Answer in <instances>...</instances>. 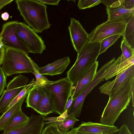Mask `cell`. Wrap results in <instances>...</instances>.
I'll use <instances>...</instances> for the list:
<instances>
[{"instance_id":"obj_30","label":"cell","mask_w":134,"mask_h":134,"mask_svg":"<svg viewBox=\"0 0 134 134\" xmlns=\"http://www.w3.org/2000/svg\"><path fill=\"white\" fill-rule=\"evenodd\" d=\"M124 0H101V3L104 4L107 8L116 7L121 6Z\"/></svg>"},{"instance_id":"obj_39","label":"cell","mask_w":134,"mask_h":134,"mask_svg":"<svg viewBox=\"0 0 134 134\" xmlns=\"http://www.w3.org/2000/svg\"><path fill=\"white\" fill-rule=\"evenodd\" d=\"M2 19L4 21L7 20L9 18V15L7 12H4L2 13L1 15Z\"/></svg>"},{"instance_id":"obj_10","label":"cell","mask_w":134,"mask_h":134,"mask_svg":"<svg viewBox=\"0 0 134 134\" xmlns=\"http://www.w3.org/2000/svg\"><path fill=\"white\" fill-rule=\"evenodd\" d=\"M113 81H108L99 88L100 92L112 97L117 94L125 86L134 79V65L116 75Z\"/></svg>"},{"instance_id":"obj_40","label":"cell","mask_w":134,"mask_h":134,"mask_svg":"<svg viewBox=\"0 0 134 134\" xmlns=\"http://www.w3.org/2000/svg\"><path fill=\"white\" fill-rule=\"evenodd\" d=\"M3 46L4 45L2 42V39L0 38V50Z\"/></svg>"},{"instance_id":"obj_26","label":"cell","mask_w":134,"mask_h":134,"mask_svg":"<svg viewBox=\"0 0 134 134\" xmlns=\"http://www.w3.org/2000/svg\"><path fill=\"white\" fill-rule=\"evenodd\" d=\"M120 48L122 52V54L126 59H128L134 55V49L129 46L123 38L121 42Z\"/></svg>"},{"instance_id":"obj_7","label":"cell","mask_w":134,"mask_h":134,"mask_svg":"<svg viewBox=\"0 0 134 134\" xmlns=\"http://www.w3.org/2000/svg\"><path fill=\"white\" fill-rule=\"evenodd\" d=\"M16 33L20 40L27 48L30 53L41 54L45 50L46 47L41 37L24 23L18 21Z\"/></svg>"},{"instance_id":"obj_17","label":"cell","mask_w":134,"mask_h":134,"mask_svg":"<svg viewBox=\"0 0 134 134\" xmlns=\"http://www.w3.org/2000/svg\"><path fill=\"white\" fill-rule=\"evenodd\" d=\"M70 62L69 57L59 59L42 67H39L38 71L40 74L53 76L62 74Z\"/></svg>"},{"instance_id":"obj_5","label":"cell","mask_w":134,"mask_h":134,"mask_svg":"<svg viewBox=\"0 0 134 134\" xmlns=\"http://www.w3.org/2000/svg\"><path fill=\"white\" fill-rule=\"evenodd\" d=\"M100 48V42H88L77 53L76 61L66 73L73 85L97 62Z\"/></svg>"},{"instance_id":"obj_29","label":"cell","mask_w":134,"mask_h":134,"mask_svg":"<svg viewBox=\"0 0 134 134\" xmlns=\"http://www.w3.org/2000/svg\"><path fill=\"white\" fill-rule=\"evenodd\" d=\"M36 77V82L40 84L42 86H45L54 82L49 80L43 75L40 74L38 72L34 74Z\"/></svg>"},{"instance_id":"obj_3","label":"cell","mask_w":134,"mask_h":134,"mask_svg":"<svg viewBox=\"0 0 134 134\" xmlns=\"http://www.w3.org/2000/svg\"><path fill=\"white\" fill-rule=\"evenodd\" d=\"M2 69L7 76L14 74L38 72V65L27 54L15 49L6 48Z\"/></svg>"},{"instance_id":"obj_14","label":"cell","mask_w":134,"mask_h":134,"mask_svg":"<svg viewBox=\"0 0 134 134\" xmlns=\"http://www.w3.org/2000/svg\"><path fill=\"white\" fill-rule=\"evenodd\" d=\"M98 65V62L97 61L73 85L71 95L72 96L73 100L81 94L93 80L96 75Z\"/></svg>"},{"instance_id":"obj_21","label":"cell","mask_w":134,"mask_h":134,"mask_svg":"<svg viewBox=\"0 0 134 134\" xmlns=\"http://www.w3.org/2000/svg\"><path fill=\"white\" fill-rule=\"evenodd\" d=\"M28 92L12 107L0 116V131H3L8 121L16 113L21 109L22 104L27 96Z\"/></svg>"},{"instance_id":"obj_34","label":"cell","mask_w":134,"mask_h":134,"mask_svg":"<svg viewBox=\"0 0 134 134\" xmlns=\"http://www.w3.org/2000/svg\"><path fill=\"white\" fill-rule=\"evenodd\" d=\"M40 3L43 4L57 5L60 0H38Z\"/></svg>"},{"instance_id":"obj_36","label":"cell","mask_w":134,"mask_h":134,"mask_svg":"<svg viewBox=\"0 0 134 134\" xmlns=\"http://www.w3.org/2000/svg\"><path fill=\"white\" fill-rule=\"evenodd\" d=\"M6 48L3 46L0 50V65L3 63L4 59Z\"/></svg>"},{"instance_id":"obj_41","label":"cell","mask_w":134,"mask_h":134,"mask_svg":"<svg viewBox=\"0 0 134 134\" xmlns=\"http://www.w3.org/2000/svg\"><path fill=\"white\" fill-rule=\"evenodd\" d=\"M114 134H115V133Z\"/></svg>"},{"instance_id":"obj_22","label":"cell","mask_w":134,"mask_h":134,"mask_svg":"<svg viewBox=\"0 0 134 134\" xmlns=\"http://www.w3.org/2000/svg\"><path fill=\"white\" fill-rule=\"evenodd\" d=\"M39 86H34L29 91L25 102L26 107L31 108L35 110L40 99L41 93Z\"/></svg>"},{"instance_id":"obj_24","label":"cell","mask_w":134,"mask_h":134,"mask_svg":"<svg viewBox=\"0 0 134 134\" xmlns=\"http://www.w3.org/2000/svg\"><path fill=\"white\" fill-rule=\"evenodd\" d=\"M121 36H122L120 34H116L103 39L100 42L99 55L105 52L109 47L114 44Z\"/></svg>"},{"instance_id":"obj_12","label":"cell","mask_w":134,"mask_h":134,"mask_svg":"<svg viewBox=\"0 0 134 134\" xmlns=\"http://www.w3.org/2000/svg\"><path fill=\"white\" fill-rule=\"evenodd\" d=\"M70 39L73 46L76 52H79L89 41L88 34L79 20L70 18L68 27Z\"/></svg>"},{"instance_id":"obj_28","label":"cell","mask_w":134,"mask_h":134,"mask_svg":"<svg viewBox=\"0 0 134 134\" xmlns=\"http://www.w3.org/2000/svg\"><path fill=\"white\" fill-rule=\"evenodd\" d=\"M61 131L55 122L51 123L46 126L42 131L41 134H66Z\"/></svg>"},{"instance_id":"obj_2","label":"cell","mask_w":134,"mask_h":134,"mask_svg":"<svg viewBox=\"0 0 134 134\" xmlns=\"http://www.w3.org/2000/svg\"><path fill=\"white\" fill-rule=\"evenodd\" d=\"M21 15L28 25L36 33L50 28L46 5L37 0H16Z\"/></svg>"},{"instance_id":"obj_27","label":"cell","mask_w":134,"mask_h":134,"mask_svg":"<svg viewBox=\"0 0 134 134\" xmlns=\"http://www.w3.org/2000/svg\"><path fill=\"white\" fill-rule=\"evenodd\" d=\"M101 0H80L77 7L80 9H85L94 7L101 3Z\"/></svg>"},{"instance_id":"obj_37","label":"cell","mask_w":134,"mask_h":134,"mask_svg":"<svg viewBox=\"0 0 134 134\" xmlns=\"http://www.w3.org/2000/svg\"><path fill=\"white\" fill-rule=\"evenodd\" d=\"M13 1V0H0V11L4 6Z\"/></svg>"},{"instance_id":"obj_4","label":"cell","mask_w":134,"mask_h":134,"mask_svg":"<svg viewBox=\"0 0 134 134\" xmlns=\"http://www.w3.org/2000/svg\"><path fill=\"white\" fill-rule=\"evenodd\" d=\"M134 79L125 86L115 96L109 97L101 116V123L113 126L121 113L127 108L132 98Z\"/></svg>"},{"instance_id":"obj_9","label":"cell","mask_w":134,"mask_h":134,"mask_svg":"<svg viewBox=\"0 0 134 134\" xmlns=\"http://www.w3.org/2000/svg\"><path fill=\"white\" fill-rule=\"evenodd\" d=\"M29 81L27 77L20 74L9 82L0 98V114L6 110L11 102L27 86Z\"/></svg>"},{"instance_id":"obj_16","label":"cell","mask_w":134,"mask_h":134,"mask_svg":"<svg viewBox=\"0 0 134 134\" xmlns=\"http://www.w3.org/2000/svg\"><path fill=\"white\" fill-rule=\"evenodd\" d=\"M118 129L115 126H108L90 121L82 122L79 126L76 127L77 132L102 134H114Z\"/></svg>"},{"instance_id":"obj_8","label":"cell","mask_w":134,"mask_h":134,"mask_svg":"<svg viewBox=\"0 0 134 134\" xmlns=\"http://www.w3.org/2000/svg\"><path fill=\"white\" fill-rule=\"evenodd\" d=\"M126 22L125 20H107L98 25L88 34L90 42H100L109 37L120 34L122 36Z\"/></svg>"},{"instance_id":"obj_31","label":"cell","mask_w":134,"mask_h":134,"mask_svg":"<svg viewBox=\"0 0 134 134\" xmlns=\"http://www.w3.org/2000/svg\"><path fill=\"white\" fill-rule=\"evenodd\" d=\"M6 76L0 65V96L2 95L6 87Z\"/></svg>"},{"instance_id":"obj_11","label":"cell","mask_w":134,"mask_h":134,"mask_svg":"<svg viewBox=\"0 0 134 134\" xmlns=\"http://www.w3.org/2000/svg\"><path fill=\"white\" fill-rule=\"evenodd\" d=\"M18 21H13L4 24L0 33V38L2 39L5 48L19 50L28 54L30 52L26 47L20 41L16 33V28Z\"/></svg>"},{"instance_id":"obj_33","label":"cell","mask_w":134,"mask_h":134,"mask_svg":"<svg viewBox=\"0 0 134 134\" xmlns=\"http://www.w3.org/2000/svg\"><path fill=\"white\" fill-rule=\"evenodd\" d=\"M115 134H132L126 124L122 125L118 129Z\"/></svg>"},{"instance_id":"obj_19","label":"cell","mask_w":134,"mask_h":134,"mask_svg":"<svg viewBox=\"0 0 134 134\" xmlns=\"http://www.w3.org/2000/svg\"><path fill=\"white\" fill-rule=\"evenodd\" d=\"M108 20H125L127 22L134 15V9H126L121 6L113 8H106Z\"/></svg>"},{"instance_id":"obj_32","label":"cell","mask_w":134,"mask_h":134,"mask_svg":"<svg viewBox=\"0 0 134 134\" xmlns=\"http://www.w3.org/2000/svg\"><path fill=\"white\" fill-rule=\"evenodd\" d=\"M121 6L126 9H134V0H124Z\"/></svg>"},{"instance_id":"obj_35","label":"cell","mask_w":134,"mask_h":134,"mask_svg":"<svg viewBox=\"0 0 134 134\" xmlns=\"http://www.w3.org/2000/svg\"><path fill=\"white\" fill-rule=\"evenodd\" d=\"M66 134H102L100 133H95L85 132H77L76 131V127L72 129L70 131L67 132Z\"/></svg>"},{"instance_id":"obj_20","label":"cell","mask_w":134,"mask_h":134,"mask_svg":"<svg viewBox=\"0 0 134 134\" xmlns=\"http://www.w3.org/2000/svg\"><path fill=\"white\" fill-rule=\"evenodd\" d=\"M29 118L21 109L8 121L3 129V133L8 132L20 128L27 122Z\"/></svg>"},{"instance_id":"obj_1","label":"cell","mask_w":134,"mask_h":134,"mask_svg":"<svg viewBox=\"0 0 134 134\" xmlns=\"http://www.w3.org/2000/svg\"><path fill=\"white\" fill-rule=\"evenodd\" d=\"M120 56L117 59L115 57L103 65L97 72L93 80L83 92L72 100L71 104L67 111L68 115L73 113L76 118L79 117L85 98L92 89L104 79L107 80L122 71Z\"/></svg>"},{"instance_id":"obj_13","label":"cell","mask_w":134,"mask_h":134,"mask_svg":"<svg viewBox=\"0 0 134 134\" xmlns=\"http://www.w3.org/2000/svg\"><path fill=\"white\" fill-rule=\"evenodd\" d=\"M45 116L32 114L24 126L11 132L0 134H41L44 125Z\"/></svg>"},{"instance_id":"obj_38","label":"cell","mask_w":134,"mask_h":134,"mask_svg":"<svg viewBox=\"0 0 134 134\" xmlns=\"http://www.w3.org/2000/svg\"><path fill=\"white\" fill-rule=\"evenodd\" d=\"M70 98L68 100L67 102L66 105L65 111H67V110L69 109L70 106H71L73 100L72 96L71 95Z\"/></svg>"},{"instance_id":"obj_15","label":"cell","mask_w":134,"mask_h":134,"mask_svg":"<svg viewBox=\"0 0 134 134\" xmlns=\"http://www.w3.org/2000/svg\"><path fill=\"white\" fill-rule=\"evenodd\" d=\"M39 88L41 96L35 110L46 116L54 112L53 97L52 93L44 86H39Z\"/></svg>"},{"instance_id":"obj_18","label":"cell","mask_w":134,"mask_h":134,"mask_svg":"<svg viewBox=\"0 0 134 134\" xmlns=\"http://www.w3.org/2000/svg\"><path fill=\"white\" fill-rule=\"evenodd\" d=\"M44 120L48 121L45 122L47 124L55 122L59 129L65 133L70 129L73 128L76 122L79 121L73 113L68 114L66 117L61 115L58 117L46 118Z\"/></svg>"},{"instance_id":"obj_23","label":"cell","mask_w":134,"mask_h":134,"mask_svg":"<svg viewBox=\"0 0 134 134\" xmlns=\"http://www.w3.org/2000/svg\"><path fill=\"white\" fill-rule=\"evenodd\" d=\"M122 36L129 46L134 49V15L126 22Z\"/></svg>"},{"instance_id":"obj_25","label":"cell","mask_w":134,"mask_h":134,"mask_svg":"<svg viewBox=\"0 0 134 134\" xmlns=\"http://www.w3.org/2000/svg\"><path fill=\"white\" fill-rule=\"evenodd\" d=\"M42 86L40 84L36 82V81L34 80V79H33L32 81L29 84L27 85L20 92L18 95L12 101L9 105L7 110L9 109L16 103L25 94L30 88L34 86Z\"/></svg>"},{"instance_id":"obj_6","label":"cell","mask_w":134,"mask_h":134,"mask_svg":"<svg viewBox=\"0 0 134 134\" xmlns=\"http://www.w3.org/2000/svg\"><path fill=\"white\" fill-rule=\"evenodd\" d=\"M72 86L73 84L66 77L44 86L52 93L54 98V112L60 115L65 112L67 102L71 95Z\"/></svg>"}]
</instances>
